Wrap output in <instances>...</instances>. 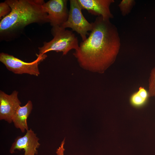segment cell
Masks as SVG:
<instances>
[{
	"label": "cell",
	"instance_id": "8",
	"mask_svg": "<svg viewBox=\"0 0 155 155\" xmlns=\"http://www.w3.org/2000/svg\"><path fill=\"white\" fill-rule=\"evenodd\" d=\"M18 92L14 91L8 95L0 91V119L9 123L12 122L13 116L21 103L19 99Z\"/></svg>",
	"mask_w": 155,
	"mask_h": 155
},
{
	"label": "cell",
	"instance_id": "12",
	"mask_svg": "<svg viewBox=\"0 0 155 155\" xmlns=\"http://www.w3.org/2000/svg\"><path fill=\"white\" fill-rule=\"evenodd\" d=\"M135 4L134 0L121 1L118 6L122 15L124 16L129 14Z\"/></svg>",
	"mask_w": 155,
	"mask_h": 155
},
{
	"label": "cell",
	"instance_id": "15",
	"mask_svg": "<svg viewBox=\"0 0 155 155\" xmlns=\"http://www.w3.org/2000/svg\"><path fill=\"white\" fill-rule=\"evenodd\" d=\"M65 140L64 139L61 142L60 146L57 149L56 151L57 155H64V152L65 150L64 148Z\"/></svg>",
	"mask_w": 155,
	"mask_h": 155
},
{
	"label": "cell",
	"instance_id": "9",
	"mask_svg": "<svg viewBox=\"0 0 155 155\" xmlns=\"http://www.w3.org/2000/svg\"><path fill=\"white\" fill-rule=\"evenodd\" d=\"M82 9H85L92 14L110 20L113 18L110 9L114 0H77Z\"/></svg>",
	"mask_w": 155,
	"mask_h": 155
},
{
	"label": "cell",
	"instance_id": "2",
	"mask_svg": "<svg viewBox=\"0 0 155 155\" xmlns=\"http://www.w3.org/2000/svg\"><path fill=\"white\" fill-rule=\"evenodd\" d=\"M11 11L0 22L1 34L9 33L34 23L49 22L42 0H7Z\"/></svg>",
	"mask_w": 155,
	"mask_h": 155
},
{
	"label": "cell",
	"instance_id": "6",
	"mask_svg": "<svg viewBox=\"0 0 155 155\" xmlns=\"http://www.w3.org/2000/svg\"><path fill=\"white\" fill-rule=\"evenodd\" d=\"M67 0H50L44 3L42 7L52 26H61L67 20L69 12Z\"/></svg>",
	"mask_w": 155,
	"mask_h": 155
},
{
	"label": "cell",
	"instance_id": "14",
	"mask_svg": "<svg viewBox=\"0 0 155 155\" xmlns=\"http://www.w3.org/2000/svg\"><path fill=\"white\" fill-rule=\"evenodd\" d=\"M11 11V8L5 1L0 3V18L2 19L8 15Z\"/></svg>",
	"mask_w": 155,
	"mask_h": 155
},
{
	"label": "cell",
	"instance_id": "13",
	"mask_svg": "<svg viewBox=\"0 0 155 155\" xmlns=\"http://www.w3.org/2000/svg\"><path fill=\"white\" fill-rule=\"evenodd\" d=\"M149 97H154L155 98V67L151 70L148 79Z\"/></svg>",
	"mask_w": 155,
	"mask_h": 155
},
{
	"label": "cell",
	"instance_id": "5",
	"mask_svg": "<svg viewBox=\"0 0 155 155\" xmlns=\"http://www.w3.org/2000/svg\"><path fill=\"white\" fill-rule=\"evenodd\" d=\"M46 57L45 55H38L36 60L31 62L27 63L13 55L1 53L0 54V61L8 70L14 73H27L37 76L40 73L38 67L39 63Z\"/></svg>",
	"mask_w": 155,
	"mask_h": 155
},
{
	"label": "cell",
	"instance_id": "4",
	"mask_svg": "<svg viewBox=\"0 0 155 155\" xmlns=\"http://www.w3.org/2000/svg\"><path fill=\"white\" fill-rule=\"evenodd\" d=\"M70 9L67 20L61 26L64 28H70L80 36L82 41L87 38L89 35L88 32L91 31L92 28V23H90L85 18L82 11V9L77 0H70Z\"/></svg>",
	"mask_w": 155,
	"mask_h": 155
},
{
	"label": "cell",
	"instance_id": "3",
	"mask_svg": "<svg viewBox=\"0 0 155 155\" xmlns=\"http://www.w3.org/2000/svg\"><path fill=\"white\" fill-rule=\"evenodd\" d=\"M51 32L53 38L49 42H44L43 46L38 48V55H43L51 51L61 52L65 55L70 50L78 48V38L72 31L61 26H56L52 27Z\"/></svg>",
	"mask_w": 155,
	"mask_h": 155
},
{
	"label": "cell",
	"instance_id": "10",
	"mask_svg": "<svg viewBox=\"0 0 155 155\" xmlns=\"http://www.w3.org/2000/svg\"><path fill=\"white\" fill-rule=\"evenodd\" d=\"M32 107V101L29 100L24 106H20L13 116L12 122L15 127L20 129L23 133L29 129L27 119L31 112Z\"/></svg>",
	"mask_w": 155,
	"mask_h": 155
},
{
	"label": "cell",
	"instance_id": "7",
	"mask_svg": "<svg viewBox=\"0 0 155 155\" xmlns=\"http://www.w3.org/2000/svg\"><path fill=\"white\" fill-rule=\"evenodd\" d=\"M39 140L36 134L30 129L24 136H19L15 139L9 149V152L13 154L16 150L23 149L24 155H36L38 153L37 149L40 145Z\"/></svg>",
	"mask_w": 155,
	"mask_h": 155
},
{
	"label": "cell",
	"instance_id": "1",
	"mask_svg": "<svg viewBox=\"0 0 155 155\" xmlns=\"http://www.w3.org/2000/svg\"><path fill=\"white\" fill-rule=\"evenodd\" d=\"M91 23L89 36L73 55L83 69L102 73L115 61L120 48V38L117 27L110 20L97 16Z\"/></svg>",
	"mask_w": 155,
	"mask_h": 155
},
{
	"label": "cell",
	"instance_id": "11",
	"mask_svg": "<svg viewBox=\"0 0 155 155\" xmlns=\"http://www.w3.org/2000/svg\"><path fill=\"white\" fill-rule=\"evenodd\" d=\"M149 97L148 91L142 87L139 88L137 91L133 93L130 98L131 104L135 107H140L144 105Z\"/></svg>",
	"mask_w": 155,
	"mask_h": 155
}]
</instances>
